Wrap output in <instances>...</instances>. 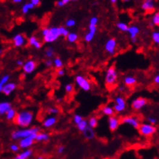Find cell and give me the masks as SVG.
I'll use <instances>...</instances> for the list:
<instances>
[{
  "label": "cell",
  "mask_w": 159,
  "mask_h": 159,
  "mask_svg": "<svg viewBox=\"0 0 159 159\" xmlns=\"http://www.w3.org/2000/svg\"><path fill=\"white\" fill-rule=\"evenodd\" d=\"M87 124H88L89 127L92 128H96L99 125V120L96 116H91L87 120Z\"/></svg>",
  "instance_id": "obj_32"
},
{
  "label": "cell",
  "mask_w": 159,
  "mask_h": 159,
  "mask_svg": "<svg viewBox=\"0 0 159 159\" xmlns=\"http://www.w3.org/2000/svg\"><path fill=\"white\" fill-rule=\"evenodd\" d=\"M137 129L140 134L145 137H152L157 132V128L155 127V125H152L149 123H141Z\"/></svg>",
  "instance_id": "obj_6"
},
{
  "label": "cell",
  "mask_w": 159,
  "mask_h": 159,
  "mask_svg": "<svg viewBox=\"0 0 159 159\" xmlns=\"http://www.w3.org/2000/svg\"><path fill=\"white\" fill-rule=\"evenodd\" d=\"M3 49H0V56H1V55H2V54H3Z\"/></svg>",
  "instance_id": "obj_57"
},
{
  "label": "cell",
  "mask_w": 159,
  "mask_h": 159,
  "mask_svg": "<svg viewBox=\"0 0 159 159\" xmlns=\"http://www.w3.org/2000/svg\"><path fill=\"white\" fill-rule=\"evenodd\" d=\"M119 74L117 70L114 66L108 67L105 73V83L107 86H112L117 83Z\"/></svg>",
  "instance_id": "obj_5"
},
{
  "label": "cell",
  "mask_w": 159,
  "mask_h": 159,
  "mask_svg": "<svg viewBox=\"0 0 159 159\" xmlns=\"http://www.w3.org/2000/svg\"><path fill=\"white\" fill-rule=\"evenodd\" d=\"M39 132H41V128L39 126L20 128L19 129L14 130L11 132V139L14 140V141H20V139H23V138L28 137V136L32 134L38 133Z\"/></svg>",
  "instance_id": "obj_2"
},
{
  "label": "cell",
  "mask_w": 159,
  "mask_h": 159,
  "mask_svg": "<svg viewBox=\"0 0 159 159\" xmlns=\"http://www.w3.org/2000/svg\"><path fill=\"white\" fill-rule=\"evenodd\" d=\"M154 8H155V5H154V2L153 0L144 1L141 4V9L147 12H151L154 10Z\"/></svg>",
  "instance_id": "obj_22"
},
{
  "label": "cell",
  "mask_w": 159,
  "mask_h": 159,
  "mask_svg": "<svg viewBox=\"0 0 159 159\" xmlns=\"http://www.w3.org/2000/svg\"><path fill=\"white\" fill-rule=\"evenodd\" d=\"M17 88V84L14 83V82H8V83L5 84L3 87V91L2 93L4 94L5 96H10L11 94L16 90Z\"/></svg>",
  "instance_id": "obj_18"
},
{
  "label": "cell",
  "mask_w": 159,
  "mask_h": 159,
  "mask_svg": "<svg viewBox=\"0 0 159 159\" xmlns=\"http://www.w3.org/2000/svg\"><path fill=\"white\" fill-rule=\"evenodd\" d=\"M154 82L155 84H157V85H159V73L158 74H157V75L154 77Z\"/></svg>",
  "instance_id": "obj_52"
},
{
  "label": "cell",
  "mask_w": 159,
  "mask_h": 159,
  "mask_svg": "<svg viewBox=\"0 0 159 159\" xmlns=\"http://www.w3.org/2000/svg\"><path fill=\"white\" fill-rule=\"evenodd\" d=\"M74 83L78 88L81 89L82 91H86V92L91 91V87H92V84H91L90 79L83 74L76 75L74 78Z\"/></svg>",
  "instance_id": "obj_4"
},
{
  "label": "cell",
  "mask_w": 159,
  "mask_h": 159,
  "mask_svg": "<svg viewBox=\"0 0 159 159\" xmlns=\"http://www.w3.org/2000/svg\"><path fill=\"white\" fill-rule=\"evenodd\" d=\"M101 112L103 113V115H106V116H112V115H115V111H114V108H113V106L110 105H105L103 106L102 109H101Z\"/></svg>",
  "instance_id": "obj_24"
},
{
  "label": "cell",
  "mask_w": 159,
  "mask_h": 159,
  "mask_svg": "<svg viewBox=\"0 0 159 159\" xmlns=\"http://www.w3.org/2000/svg\"><path fill=\"white\" fill-rule=\"evenodd\" d=\"M11 108L12 106L10 102H7V101L0 102V115H5L8 111Z\"/></svg>",
  "instance_id": "obj_23"
},
{
  "label": "cell",
  "mask_w": 159,
  "mask_h": 159,
  "mask_svg": "<svg viewBox=\"0 0 159 159\" xmlns=\"http://www.w3.org/2000/svg\"><path fill=\"white\" fill-rule=\"evenodd\" d=\"M41 36L44 43L52 44L56 42L60 37L58 27L54 26L50 28H44L41 30Z\"/></svg>",
  "instance_id": "obj_3"
},
{
  "label": "cell",
  "mask_w": 159,
  "mask_h": 159,
  "mask_svg": "<svg viewBox=\"0 0 159 159\" xmlns=\"http://www.w3.org/2000/svg\"><path fill=\"white\" fill-rule=\"evenodd\" d=\"M105 51L110 55H114L116 52L117 49V41L115 38H109L107 40L105 44H104Z\"/></svg>",
  "instance_id": "obj_13"
},
{
  "label": "cell",
  "mask_w": 159,
  "mask_h": 159,
  "mask_svg": "<svg viewBox=\"0 0 159 159\" xmlns=\"http://www.w3.org/2000/svg\"><path fill=\"white\" fill-rule=\"evenodd\" d=\"M58 31H59V34H60V37H65L66 38V37L68 36L69 34V30L66 27H64V26H60L58 27Z\"/></svg>",
  "instance_id": "obj_37"
},
{
  "label": "cell",
  "mask_w": 159,
  "mask_h": 159,
  "mask_svg": "<svg viewBox=\"0 0 159 159\" xmlns=\"http://www.w3.org/2000/svg\"><path fill=\"white\" fill-rule=\"evenodd\" d=\"M12 1L14 3H22L24 0H12Z\"/></svg>",
  "instance_id": "obj_54"
},
{
  "label": "cell",
  "mask_w": 159,
  "mask_h": 159,
  "mask_svg": "<svg viewBox=\"0 0 159 159\" xmlns=\"http://www.w3.org/2000/svg\"><path fill=\"white\" fill-rule=\"evenodd\" d=\"M66 150V148L64 145H60V146L57 148V154H62Z\"/></svg>",
  "instance_id": "obj_48"
},
{
  "label": "cell",
  "mask_w": 159,
  "mask_h": 159,
  "mask_svg": "<svg viewBox=\"0 0 159 159\" xmlns=\"http://www.w3.org/2000/svg\"><path fill=\"white\" fill-rule=\"evenodd\" d=\"M118 90H119V91H120V92H124V91H125V86H119V88H118Z\"/></svg>",
  "instance_id": "obj_53"
},
{
  "label": "cell",
  "mask_w": 159,
  "mask_h": 159,
  "mask_svg": "<svg viewBox=\"0 0 159 159\" xmlns=\"http://www.w3.org/2000/svg\"><path fill=\"white\" fill-rule=\"evenodd\" d=\"M123 2H128V1H130V0H122Z\"/></svg>",
  "instance_id": "obj_58"
},
{
  "label": "cell",
  "mask_w": 159,
  "mask_h": 159,
  "mask_svg": "<svg viewBox=\"0 0 159 159\" xmlns=\"http://www.w3.org/2000/svg\"><path fill=\"white\" fill-rule=\"evenodd\" d=\"M53 62H54V66L56 69H57V70H58V69L63 68L64 62L61 57H54V58L53 59Z\"/></svg>",
  "instance_id": "obj_33"
},
{
  "label": "cell",
  "mask_w": 159,
  "mask_h": 159,
  "mask_svg": "<svg viewBox=\"0 0 159 159\" xmlns=\"http://www.w3.org/2000/svg\"><path fill=\"white\" fill-rule=\"evenodd\" d=\"M76 20L74 19H68L66 21V28H73L76 25Z\"/></svg>",
  "instance_id": "obj_43"
},
{
  "label": "cell",
  "mask_w": 159,
  "mask_h": 159,
  "mask_svg": "<svg viewBox=\"0 0 159 159\" xmlns=\"http://www.w3.org/2000/svg\"><path fill=\"white\" fill-rule=\"evenodd\" d=\"M147 120H148V123L152 125H155L157 124V122L156 118L154 117V116H149V117H147Z\"/></svg>",
  "instance_id": "obj_45"
},
{
  "label": "cell",
  "mask_w": 159,
  "mask_h": 159,
  "mask_svg": "<svg viewBox=\"0 0 159 159\" xmlns=\"http://www.w3.org/2000/svg\"><path fill=\"white\" fill-rule=\"evenodd\" d=\"M24 61H23V60L19 59V60H17V61H15V64H16V66H19V67H22V66L24 65Z\"/></svg>",
  "instance_id": "obj_50"
},
{
  "label": "cell",
  "mask_w": 159,
  "mask_h": 159,
  "mask_svg": "<svg viewBox=\"0 0 159 159\" xmlns=\"http://www.w3.org/2000/svg\"><path fill=\"white\" fill-rule=\"evenodd\" d=\"M83 134L84 137L87 140H92L95 138V136H96V133H95V131H94V128L91 127H87L86 129L84 130L83 132Z\"/></svg>",
  "instance_id": "obj_26"
},
{
  "label": "cell",
  "mask_w": 159,
  "mask_h": 159,
  "mask_svg": "<svg viewBox=\"0 0 159 159\" xmlns=\"http://www.w3.org/2000/svg\"><path fill=\"white\" fill-rule=\"evenodd\" d=\"M116 27L120 32H125L128 31V25L126 24L125 22H123V21H120L116 24Z\"/></svg>",
  "instance_id": "obj_36"
},
{
  "label": "cell",
  "mask_w": 159,
  "mask_h": 159,
  "mask_svg": "<svg viewBox=\"0 0 159 159\" xmlns=\"http://www.w3.org/2000/svg\"><path fill=\"white\" fill-rule=\"evenodd\" d=\"M17 115V111L15 110V108H11V109L8 111V112L5 114L6 116V120H8V121H12L15 120V116Z\"/></svg>",
  "instance_id": "obj_27"
},
{
  "label": "cell",
  "mask_w": 159,
  "mask_h": 159,
  "mask_svg": "<svg viewBox=\"0 0 159 159\" xmlns=\"http://www.w3.org/2000/svg\"><path fill=\"white\" fill-rule=\"evenodd\" d=\"M34 6L32 5V3H24V5L22 6V8H21V11L24 15H27L28 13L30 11L32 10V9H34Z\"/></svg>",
  "instance_id": "obj_30"
},
{
  "label": "cell",
  "mask_w": 159,
  "mask_h": 159,
  "mask_svg": "<svg viewBox=\"0 0 159 159\" xmlns=\"http://www.w3.org/2000/svg\"><path fill=\"white\" fill-rule=\"evenodd\" d=\"M152 41H154V44L159 45V32L158 31H154L151 34Z\"/></svg>",
  "instance_id": "obj_39"
},
{
  "label": "cell",
  "mask_w": 159,
  "mask_h": 159,
  "mask_svg": "<svg viewBox=\"0 0 159 159\" xmlns=\"http://www.w3.org/2000/svg\"><path fill=\"white\" fill-rule=\"evenodd\" d=\"M108 128L112 132H115L119 128L120 124H121V120H120V118H118L117 116H115V115L112 116H109L108 120Z\"/></svg>",
  "instance_id": "obj_14"
},
{
  "label": "cell",
  "mask_w": 159,
  "mask_h": 159,
  "mask_svg": "<svg viewBox=\"0 0 159 159\" xmlns=\"http://www.w3.org/2000/svg\"><path fill=\"white\" fill-rule=\"evenodd\" d=\"M30 3L34 7H37L41 4V0H30Z\"/></svg>",
  "instance_id": "obj_49"
},
{
  "label": "cell",
  "mask_w": 159,
  "mask_h": 159,
  "mask_svg": "<svg viewBox=\"0 0 159 159\" xmlns=\"http://www.w3.org/2000/svg\"><path fill=\"white\" fill-rule=\"evenodd\" d=\"M61 3L63 4L64 6L66 5V4H68L69 3H70V2H75L77 0H61Z\"/></svg>",
  "instance_id": "obj_51"
},
{
  "label": "cell",
  "mask_w": 159,
  "mask_h": 159,
  "mask_svg": "<svg viewBox=\"0 0 159 159\" xmlns=\"http://www.w3.org/2000/svg\"><path fill=\"white\" fill-rule=\"evenodd\" d=\"M37 67V61L33 59H29L28 61H25L24 62V65L22 66L23 72L25 74H32L33 72L36 71Z\"/></svg>",
  "instance_id": "obj_10"
},
{
  "label": "cell",
  "mask_w": 159,
  "mask_h": 159,
  "mask_svg": "<svg viewBox=\"0 0 159 159\" xmlns=\"http://www.w3.org/2000/svg\"><path fill=\"white\" fill-rule=\"evenodd\" d=\"M96 32H97V25L95 24H89L88 26V31L86 32L85 36H84V40L85 41L89 43L91 42L94 40V38L96 37Z\"/></svg>",
  "instance_id": "obj_16"
},
{
  "label": "cell",
  "mask_w": 159,
  "mask_h": 159,
  "mask_svg": "<svg viewBox=\"0 0 159 159\" xmlns=\"http://www.w3.org/2000/svg\"><path fill=\"white\" fill-rule=\"evenodd\" d=\"M99 23V18L97 16H92V17L90 19V21H89V24H95V25H98Z\"/></svg>",
  "instance_id": "obj_46"
},
{
  "label": "cell",
  "mask_w": 159,
  "mask_h": 159,
  "mask_svg": "<svg viewBox=\"0 0 159 159\" xmlns=\"http://www.w3.org/2000/svg\"><path fill=\"white\" fill-rule=\"evenodd\" d=\"M150 26H157L159 27V11H157L153 15L151 19V22L149 24Z\"/></svg>",
  "instance_id": "obj_34"
},
{
  "label": "cell",
  "mask_w": 159,
  "mask_h": 159,
  "mask_svg": "<svg viewBox=\"0 0 159 159\" xmlns=\"http://www.w3.org/2000/svg\"><path fill=\"white\" fill-rule=\"evenodd\" d=\"M37 133L35 134H32L28 136L27 137H24L23 139H20L19 141V145L20 148L21 149H30L31 147L34 144V142L36 141V136Z\"/></svg>",
  "instance_id": "obj_8"
},
{
  "label": "cell",
  "mask_w": 159,
  "mask_h": 159,
  "mask_svg": "<svg viewBox=\"0 0 159 159\" xmlns=\"http://www.w3.org/2000/svg\"><path fill=\"white\" fill-rule=\"evenodd\" d=\"M50 138V135L48 132H39L36 136V141L37 142H45L48 141Z\"/></svg>",
  "instance_id": "obj_25"
},
{
  "label": "cell",
  "mask_w": 159,
  "mask_h": 159,
  "mask_svg": "<svg viewBox=\"0 0 159 159\" xmlns=\"http://www.w3.org/2000/svg\"><path fill=\"white\" fill-rule=\"evenodd\" d=\"M57 122V118L56 115H49L43 120L42 126L45 128H51L56 125Z\"/></svg>",
  "instance_id": "obj_17"
},
{
  "label": "cell",
  "mask_w": 159,
  "mask_h": 159,
  "mask_svg": "<svg viewBox=\"0 0 159 159\" xmlns=\"http://www.w3.org/2000/svg\"><path fill=\"white\" fill-rule=\"evenodd\" d=\"M11 78V76L9 74H4L0 78V93H2L3 87L5 84H7L9 82Z\"/></svg>",
  "instance_id": "obj_29"
},
{
  "label": "cell",
  "mask_w": 159,
  "mask_h": 159,
  "mask_svg": "<svg viewBox=\"0 0 159 159\" xmlns=\"http://www.w3.org/2000/svg\"><path fill=\"white\" fill-rule=\"evenodd\" d=\"M28 44H29L30 46L36 49H41L42 47V42L36 36H31V37H28Z\"/></svg>",
  "instance_id": "obj_19"
},
{
  "label": "cell",
  "mask_w": 159,
  "mask_h": 159,
  "mask_svg": "<svg viewBox=\"0 0 159 159\" xmlns=\"http://www.w3.org/2000/svg\"><path fill=\"white\" fill-rule=\"evenodd\" d=\"M34 118L35 114L32 111L25 109L17 112L13 123L20 128H28L31 127V125H32Z\"/></svg>",
  "instance_id": "obj_1"
},
{
  "label": "cell",
  "mask_w": 159,
  "mask_h": 159,
  "mask_svg": "<svg viewBox=\"0 0 159 159\" xmlns=\"http://www.w3.org/2000/svg\"><path fill=\"white\" fill-rule=\"evenodd\" d=\"M121 123L124 125H129L133 128L137 129L141 125V120H140L139 117H137L136 115H126L122 118Z\"/></svg>",
  "instance_id": "obj_9"
},
{
  "label": "cell",
  "mask_w": 159,
  "mask_h": 159,
  "mask_svg": "<svg viewBox=\"0 0 159 159\" xmlns=\"http://www.w3.org/2000/svg\"><path fill=\"white\" fill-rule=\"evenodd\" d=\"M78 34L76 33V32H69L68 36L66 37V40L69 43H71V44H73V43H76V42L78 41Z\"/></svg>",
  "instance_id": "obj_28"
},
{
  "label": "cell",
  "mask_w": 159,
  "mask_h": 159,
  "mask_svg": "<svg viewBox=\"0 0 159 159\" xmlns=\"http://www.w3.org/2000/svg\"><path fill=\"white\" fill-rule=\"evenodd\" d=\"M44 66L47 68H51L52 66H54V62H53V59H48L47 58L44 61Z\"/></svg>",
  "instance_id": "obj_44"
},
{
  "label": "cell",
  "mask_w": 159,
  "mask_h": 159,
  "mask_svg": "<svg viewBox=\"0 0 159 159\" xmlns=\"http://www.w3.org/2000/svg\"><path fill=\"white\" fill-rule=\"evenodd\" d=\"M65 91L66 93L68 94H72L74 91V86L73 83H67L65 86Z\"/></svg>",
  "instance_id": "obj_40"
},
{
  "label": "cell",
  "mask_w": 159,
  "mask_h": 159,
  "mask_svg": "<svg viewBox=\"0 0 159 159\" xmlns=\"http://www.w3.org/2000/svg\"><path fill=\"white\" fill-rule=\"evenodd\" d=\"M144 1H147V0H144Z\"/></svg>",
  "instance_id": "obj_60"
},
{
  "label": "cell",
  "mask_w": 159,
  "mask_h": 159,
  "mask_svg": "<svg viewBox=\"0 0 159 159\" xmlns=\"http://www.w3.org/2000/svg\"><path fill=\"white\" fill-rule=\"evenodd\" d=\"M151 159H156V158H151Z\"/></svg>",
  "instance_id": "obj_59"
},
{
  "label": "cell",
  "mask_w": 159,
  "mask_h": 159,
  "mask_svg": "<svg viewBox=\"0 0 159 159\" xmlns=\"http://www.w3.org/2000/svg\"><path fill=\"white\" fill-rule=\"evenodd\" d=\"M127 32L129 35L131 41L132 43H136L137 41V36L140 33V28L137 25H130V26H128Z\"/></svg>",
  "instance_id": "obj_15"
},
{
  "label": "cell",
  "mask_w": 159,
  "mask_h": 159,
  "mask_svg": "<svg viewBox=\"0 0 159 159\" xmlns=\"http://www.w3.org/2000/svg\"><path fill=\"white\" fill-rule=\"evenodd\" d=\"M123 82H124V84H125L126 86H128V87H132V86H134L137 83V78L135 77V76L132 75H127L125 76L124 79H123Z\"/></svg>",
  "instance_id": "obj_21"
},
{
  "label": "cell",
  "mask_w": 159,
  "mask_h": 159,
  "mask_svg": "<svg viewBox=\"0 0 159 159\" xmlns=\"http://www.w3.org/2000/svg\"><path fill=\"white\" fill-rule=\"evenodd\" d=\"M54 55H55V50L53 47H47L46 49H44V56L48 59H52L54 57Z\"/></svg>",
  "instance_id": "obj_31"
},
{
  "label": "cell",
  "mask_w": 159,
  "mask_h": 159,
  "mask_svg": "<svg viewBox=\"0 0 159 159\" xmlns=\"http://www.w3.org/2000/svg\"><path fill=\"white\" fill-rule=\"evenodd\" d=\"M12 43L15 48H22L28 43V39L22 33H17L13 37Z\"/></svg>",
  "instance_id": "obj_12"
},
{
  "label": "cell",
  "mask_w": 159,
  "mask_h": 159,
  "mask_svg": "<svg viewBox=\"0 0 159 159\" xmlns=\"http://www.w3.org/2000/svg\"><path fill=\"white\" fill-rule=\"evenodd\" d=\"M65 73H66V70H65V69L64 68H61L58 69L57 71V74L59 77H62V76L65 75Z\"/></svg>",
  "instance_id": "obj_47"
},
{
  "label": "cell",
  "mask_w": 159,
  "mask_h": 159,
  "mask_svg": "<svg viewBox=\"0 0 159 159\" xmlns=\"http://www.w3.org/2000/svg\"><path fill=\"white\" fill-rule=\"evenodd\" d=\"M76 126H77V128H78L80 132H83L84 130L86 129V128L88 127V124H87V120H85V119H83V120H82L81 122H79L78 124V125H76Z\"/></svg>",
  "instance_id": "obj_35"
},
{
  "label": "cell",
  "mask_w": 159,
  "mask_h": 159,
  "mask_svg": "<svg viewBox=\"0 0 159 159\" xmlns=\"http://www.w3.org/2000/svg\"><path fill=\"white\" fill-rule=\"evenodd\" d=\"M110 1H111V3H112V4H115V3H117L118 0H110Z\"/></svg>",
  "instance_id": "obj_56"
},
{
  "label": "cell",
  "mask_w": 159,
  "mask_h": 159,
  "mask_svg": "<svg viewBox=\"0 0 159 159\" xmlns=\"http://www.w3.org/2000/svg\"><path fill=\"white\" fill-rule=\"evenodd\" d=\"M47 112H48V113H49L50 115H56L60 113V109H59L57 107H55V106H54V107L48 108V109H47Z\"/></svg>",
  "instance_id": "obj_38"
},
{
  "label": "cell",
  "mask_w": 159,
  "mask_h": 159,
  "mask_svg": "<svg viewBox=\"0 0 159 159\" xmlns=\"http://www.w3.org/2000/svg\"><path fill=\"white\" fill-rule=\"evenodd\" d=\"M126 108H127V103H126V99L125 97L120 95L115 96L114 98V105H113L115 112L122 113L123 112H125Z\"/></svg>",
  "instance_id": "obj_7"
},
{
  "label": "cell",
  "mask_w": 159,
  "mask_h": 159,
  "mask_svg": "<svg viewBox=\"0 0 159 159\" xmlns=\"http://www.w3.org/2000/svg\"><path fill=\"white\" fill-rule=\"evenodd\" d=\"M83 120V117L80 114H74V115H73V122L74 123L75 125H78V123L81 122Z\"/></svg>",
  "instance_id": "obj_42"
},
{
  "label": "cell",
  "mask_w": 159,
  "mask_h": 159,
  "mask_svg": "<svg viewBox=\"0 0 159 159\" xmlns=\"http://www.w3.org/2000/svg\"><path fill=\"white\" fill-rule=\"evenodd\" d=\"M36 159H45L44 156H42V155H39V156L37 157V158Z\"/></svg>",
  "instance_id": "obj_55"
},
{
  "label": "cell",
  "mask_w": 159,
  "mask_h": 159,
  "mask_svg": "<svg viewBox=\"0 0 159 159\" xmlns=\"http://www.w3.org/2000/svg\"><path fill=\"white\" fill-rule=\"evenodd\" d=\"M33 155V150L30 149H23V151L19 152L15 156L14 159H29Z\"/></svg>",
  "instance_id": "obj_20"
},
{
  "label": "cell",
  "mask_w": 159,
  "mask_h": 159,
  "mask_svg": "<svg viewBox=\"0 0 159 159\" xmlns=\"http://www.w3.org/2000/svg\"><path fill=\"white\" fill-rule=\"evenodd\" d=\"M9 149H10L11 151L13 152V153H19L20 148L19 144H17V143H12V144H10Z\"/></svg>",
  "instance_id": "obj_41"
},
{
  "label": "cell",
  "mask_w": 159,
  "mask_h": 159,
  "mask_svg": "<svg viewBox=\"0 0 159 159\" xmlns=\"http://www.w3.org/2000/svg\"><path fill=\"white\" fill-rule=\"evenodd\" d=\"M148 103V100L143 97H138L132 101L131 108L134 111H141L145 107Z\"/></svg>",
  "instance_id": "obj_11"
}]
</instances>
